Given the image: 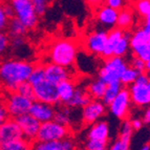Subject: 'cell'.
Here are the masks:
<instances>
[{
	"mask_svg": "<svg viewBox=\"0 0 150 150\" xmlns=\"http://www.w3.org/2000/svg\"><path fill=\"white\" fill-rule=\"evenodd\" d=\"M34 66V63L24 59H0V86L8 93L16 91L21 83L28 80Z\"/></svg>",
	"mask_w": 150,
	"mask_h": 150,
	"instance_id": "cell-1",
	"label": "cell"
},
{
	"mask_svg": "<svg viewBox=\"0 0 150 150\" xmlns=\"http://www.w3.org/2000/svg\"><path fill=\"white\" fill-rule=\"evenodd\" d=\"M50 62L63 67L71 68L78 58V45L71 39H57L48 47Z\"/></svg>",
	"mask_w": 150,
	"mask_h": 150,
	"instance_id": "cell-2",
	"label": "cell"
},
{
	"mask_svg": "<svg viewBox=\"0 0 150 150\" xmlns=\"http://www.w3.org/2000/svg\"><path fill=\"white\" fill-rule=\"evenodd\" d=\"M128 62L124 57L112 56L104 59V62L101 65L98 71V78L106 84L120 81L123 71L128 67Z\"/></svg>",
	"mask_w": 150,
	"mask_h": 150,
	"instance_id": "cell-3",
	"label": "cell"
},
{
	"mask_svg": "<svg viewBox=\"0 0 150 150\" xmlns=\"http://www.w3.org/2000/svg\"><path fill=\"white\" fill-rule=\"evenodd\" d=\"M8 2L13 8L14 17L20 20L28 30H33L37 26L39 16L32 0H8Z\"/></svg>",
	"mask_w": 150,
	"mask_h": 150,
	"instance_id": "cell-4",
	"label": "cell"
},
{
	"mask_svg": "<svg viewBox=\"0 0 150 150\" xmlns=\"http://www.w3.org/2000/svg\"><path fill=\"white\" fill-rule=\"evenodd\" d=\"M71 130L69 126H65L55 120L41 123L37 134V141L50 142V141H60L69 138Z\"/></svg>",
	"mask_w": 150,
	"mask_h": 150,
	"instance_id": "cell-5",
	"label": "cell"
},
{
	"mask_svg": "<svg viewBox=\"0 0 150 150\" xmlns=\"http://www.w3.org/2000/svg\"><path fill=\"white\" fill-rule=\"evenodd\" d=\"M34 98L36 101H40L43 103H47L53 106L60 105L59 96H58L57 85L47 81L45 78L33 84Z\"/></svg>",
	"mask_w": 150,
	"mask_h": 150,
	"instance_id": "cell-6",
	"label": "cell"
},
{
	"mask_svg": "<svg viewBox=\"0 0 150 150\" xmlns=\"http://www.w3.org/2000/svg\"><path fill=\"white\" fill-rule=\"evenodd\" d=\"M3 103L8 110L10 118L16 119L19 115H22L30 111L33 100L18 93L17 91H11L8 93Z\"/></svg>",
	"mask_w": 150,
	"mask_h": 150,
	"instance_id": "cell-7",
	"label": "cell"
},
{
	"mask_svg": "<svg viewBox=\"0 0 150 150\" xmlns=\"http://www.w3.org/2000/svg\"><path fill=\"white\" fill-rule=\"evenodd\" d=\"M130 50L133 57H138L145 62L150 59V37L143 32L141 28L133 30L130 35Z\"/></svg>",
	"mask_w": 150,
	"mask_h": 150,
	"instance_id": "cell-8",
	"label": "cell"
},
{
	"mask_svg": "<svg viewBox=\"0 0 150 150\" xmlns=\"http://www.w3.org/2000/svg\"><path fill=\"white\" fill-rule=\"evenodd\" d=\"M131 104L132 103L130 99L129 90L127 87L123 86L118 96L108 105V109L111 112V115H115L119 120H126L129 117Z\"/></svg>",
	"mask_w": 150,
	"mask_h": 150,
	"instance_id": "cell-9",
	"label": "cell"
},
{
	"mask_svg": "<svg viewBox=\"0 0 150 150\" xmlns=\"http://www.w3.org/2000/svg\"><path fill=\"white\" fill-rule=\"evenodd\" d=\"M106 105L101 100H91L84 107L81 108V122L82 125L90 126L104 117Z\"/></svg>",
	"mask_w": 150,
	"mask_h": 150,
	"instance_id": "cell-10",
	"label": "cell"
},
{
	"mask_svg": "<svg viewBox=\"0 0 150 150\" xmlns=\"http://www.w3.org/2000/svg\"><path fill=\"white\" fill-rule=\"evenodd\" d=\"M107 34L108 32L104 28L89 33L84 40L85 50L91 55L101 57L107 40Z\"/></svg>",
	"mask_w": 150,
	"mask_h": 150,
	"instance_id": "cell-11",
	"label": "cell"
},
{
	"mask_svg": "<svg viewBox=\"0 0 150 150\" xmlns=\"http://www.w3.org/2000/svg\"><path fill=\"white\" fill-rule=\"evenodd\" d=\"M43 70H44V78L50 82L58 85L60 82L68 79H73L74 74L70 68L63 67L55 63L47 62L43 63Z\"/></svg>",
	"mask_w": 150,
	"mask_h": 150,
	"instance_id": "cell-12",
	"label": "cell"
},
{
	"mask_svg": "<svg viewBox=\"0 0 150 150\" xmlns=\"http://www.w3.org/2000/svg\"><path fill=\"white\" fill-rule=\"evenodd\" d=\"M16 122L20 127L22 137L26 140L34 142L37 140V134L39 131L41 123L38 120H36L30 113H24L22 115H19L15 119Z\"/></svg>",
	"mask_w": 150,
	"mask_h": 150,
	"instance_id": "cell-13",
	"label": "cell"
},
{
	"mask_svg": "<svg viewBox=\"0 0 150 150\" xmlns=\"http://www.w3.org/2000/svg\"><path fill=\"white\" fill-rule=\"evenodd\" d=\"M119 11L109 8L106 4L98 5L96 8V19L104 30H111L117 26Z\"/></svg>",
	"mask_w": 150,
	"mask_h": 150,
	"instance_id": "cell-14",
	"label": "cell"
},
{
	"mask_svg": "<svg viewBox=\"0 0 150 150\" xmlns=\"http://www.w3.org/2000/svg\"><path fill=\"white\" fill-rule=\"evenodd\" d=\"M128 90L131 103L134 106L144 107L150 104V88L148 87V84L134 82L129 86Z\"/></svg>",
	"mask_w": 150,
	"mask_h": 150,
	"instance_id": "cell-15",
	"label": "cell"
},
{
	"mask_svg": "<svg viewBox=\"0 0 150 150\" xmlns=\"http://www.w3.org/2000/svg\"><path fill=\"white\" fill-rule=\"evenodd\" d=\"M77 145L71 137L63 139L60 141H50V142H42V141H34L30 150H76Z\"/></svg>",
	"mask_w": 150,
	"mask_h": 150,
	"instance_id": "cell-16",
	"label": "cell"
},
{
	"mask_svg": "<svg viewBox=\"0 0 150 150\" xmlns=\"http://www.w3.org/2000/svg\"><path fill=\"white\" fill-rule=\"evenodd\" d=\"M55 111V106L47 104V103H43L40 102V101L34 100L32 105H30L28 113H30L36 120H38L40 123H44L47 122V121L54 120Z\"/></svg>",
	"mask_w": 150,
	"mask_h": 150,
	"instance_id": "cell-17",
	"label": "cell"
},
{
	"mask_svg": "<svg viewBox=\"0 0 150 150\" xmlns=\"http://www.w3.org/2000/svg\"><path fill=\"white\" fill-rule=\"evenodd\" d=\"M21 138H23L22 132L15 119H8L3 124L0 125V143L1 144H5V143L12 142V141Z\"/></svg>",
	"mask_w": 150,
	"mask_h": 150,
	"instance_id": "cell-18",
	"label": "cell"
},
{
	"mask_svg": "<svg viewBox=\"0 0 150 150\" xmlns=\"http://www.w3.org/2000/svg\"><path fill=\"white\" fill-rule=\"evenodd\" d=\"M110 129L108 123L105 121H97L96 123L91 124L87 131V140H97L102 142L109 141Z\"/></svg>",
	"mask_w": 150,
	"mask_h": 150,
	"instance_id": "cell-19",
	"label": "cell"
},
{
	"mask_svg": "<svg viewBox=\"0 0 150 150\" xmlns=\"http://www.w3.org/2000/svg\"><path fill=\"white\" fill-rule=\"evenodd\" d=\"M124 32H125V30H121V28H117V26L108 30L107 40H106L105 47H104V50H103L102 56H101L103 59L112 57L115 45H117V43L119 42V40L122 38V36L124 35Z\"/></svg>",
	"mask_w": 150,
	"mask_h": 150,
	"instance_id": "cell-20",
	"label": "cell"
},
{
	"mask_svg": "<svg viewBox=\"0 0 150 150\" xmlns=\"http://www.w3.org/2000/svg\"><path fill=\"white\" fill-rule=\"evenodd\" d=\"M76 88H77V86H76V82L74 81V79L64 80L58 84L57 90L61 105L67 104V102L70 100V98L73 97Z\"/></svg>",
	"mask_w": 150,
	"mask_h": 150,
	"instance_id": "cell-21",
	"label": "cell"
},
{
	"mask_svg": "<svg viewBox=\"0 0 150 150\" xmlns=\"http://www.w3.org/2000/svg\"><path fill=\"white\" fill-rule=\"evenodd\" d=\"M90 100H91V98L88 95L87 90H86L85 88L77 87L75 90V93H74L73 97L70 98V100L67 102L66 106L73 108V109H75V108H82V107H84Z\"/></svg>",
	"mask_w": 150,
	"mask_h": 150,
	"instance_id": "cell-22",
	"label": "cell"
},
{
	"mask_svg": "<svg viewBox=\"0 0 150 150\" xmlns=\"http://www.w3.org/2000/svg\"><path fill=\"white\" fill-rule=\"evenodd\" d=\"M133 23H134V14L132 8L124 6L122 10L119 11L117 28L123 30H128L133 26Z\"/></svg>",
	"mask_w": 150,
	"mask_h": 150,
	"instance_id": "cell-23",
	"label": "cell"
},
{
	"mask_svg": "<svg viewBox=\"0 0 150 150\" xmlns=\"http://www.w3.org/2000/svg\"><path fill=\"white\" fill-rule=\"evenodd\" d=\"M106 85H107L106 83H104L102 80H100L98 78L96 80L90 81L86 90H87L88 95L90 96V98L93 100H102L103 95L105 93Z\"/></svg>",
	"mask_w": 150,
	"mask_h": 150,
	"instance_id": "cell-24",
	"label": "cell"
},
{
	"mask_svg": "<svg viewBox=\"0 0 150 150\" xmlns=\"http://www.w3.org/2000/svg\"><path fill=\"white\" fill-rule=\"evenodd\" d=\"M54 120L61 123L63 125L70 127L71 121H73V108L68 107L66 105H58V107L56 108Z\"/></svg>",
	"mask_w": 150,
	"mask_h": 150,
	"instance_id": "cell-25",
	"label": "cell"
},
{
	"mask_svg": "<svg viewBox=\"0 0 150 150\" xmlns=\"http://www.w3.org/2000/svg\"><path fill=\"white\" fill-rule=\"evenodd\" d=\"M28 28H25V25L21 22L20 20H18L17 18L13 17L10 20L8 25V35L10 38L13 37H25L26 33H28Z\"/></svg>",
	"mask_w": 150,
	"mask_h": 150,
	"instance_id": "cell-26",
	"label": "cell"
},
{
	"mask_svg": "<svg viewBox=\"0 0 150 150\" xmlns=\"http://www.w3.org/2000/svg\"><path fill=\"white\" fill-rule=\"evenodd\" d=\"M122 88H123V85L121 84L120 81H117V82H112V83L107 84V85H106L105 93H104V95H103V98L101 101H102L106 106H108L110 103H111V101L118 96V93H120Z\"/></svg>",
	"mask_w": 150,
	"mask_h": 150,
	"instance_id": "cell-27",
	"label": "cell"
},
{
	"mask_svg": "<svg viewBox=\"0 0 150 150\" xmlns=\"http://www.w3.org/2000/svg\"><path fill=\"white\" fill-rule=\"evenodd\" d=\"M130 34L128 33V30L124 32V35L122 36L119 42L117 43L113 50V56H119V57H124L126 54L129 52L130 50Z\"/></svg>",
	"mask_w": 150,
	"mask_h": 150,
	"instance_id": "cell-28",
	"label": "cell"
},
{
	"mask_svg": "<svg viewBox=\"0 0 150 150\" xmlns=\"http://www.w3.org/2000/svg\"><path fill=\"white\" fill-rule=\"evenodd\" d=\"M32 144L33 142L21 138L5 144H1V145H2V150H30Z\"/></svg>",
	"mask_w": 150,
	"mask_h": 150,
	"instance_id": "cell-29",
	"label": "cell"
},
{
	"mask_svg": "<svg viewBox=\"0 0 150 150\" xmlns=\"http://www.w3.org/2000/svg\"><path fill=\"white\" fill-rule=\"evenodd\" d=\"M140 75L138 70H135L133 67H131L130 65H128V67L126 68L124 71H123L122 76H121L120 82L124 87H127V86H130L131 84L135 82L138 76Z\"/></svg>",
	"mask_w": 150,
	"mask_h": 150,
	"instance_id": "cell-30",
	"label": "cell"
},
{
	"mask_svg": "<svg viewBox=\"0 0 150 150\" xmlns=\"http://www.w3.org/2000/svg\"><path fill=\"white\" fill-rule=\"evenodd\" d=\"M133 11L141 17H145L150 13V0H133Z\"/></svg>",
	"mask_w": 150,
	"mask_h": 150,
	"instance_id": "cell-31",
	"label": "cell"
},
{
	"mask_svg": "<svg viewBox=\"0 0 150 150\" xmlns=\"http://www.w3.org/2000/svg\"><path fill=\"white\" fill-rule=\"evenodd\" d=\"M18 93H20V95L24 96V97L28 98L30 100H35V98H34V90H33V86L30 85V83L28 81L26 82H23L21 83L20 85L18 86L17 89H16Z\"/></svg>",
	"mask_w": 150,
	"mask_h": 150,
	"instance_id": "cell-32",
	"label": "cell"
},
{
	"mask_svg": "<svg viewBox=\"0 0 150 150\" xmlns=\"http://www.w3.org/2000/svg\"><path fill=\"white\" fill-rule=\"evenodd\" d=\"M32 2L34 4L37 15L40 17V16H43L46 13L50 0H32Z\"/></svg>",
	"mask_w": 150,
	"mask_h": 150,
	"instance_id": "cell-33",
	"label": "cell"
},
{
	"mask_svg": "<svg viewBox=\"0 0 150 150\" xmlns=\"http://www.w3.org/2000/svg\"><path fill=\"white\" fill-rule=\"evenodd\" d=\"M10 48V36L6 32H0V58L8 53Z\"/></svg>",
	"mask_w": 150,
	"mask_h": 150,
	"instance_id": "cell-34",
	"label": "cell"
},
{
	"mask_svg": "<svg viewBox=\"0 0 150 150\" xmlns=\"http://www.w3.org/2000/svg\"><path fill=\"white\" fill-rule=\"evenodd\" d=\"M107 142H102V141H97V140H87L85 143L84 147L87 150H102V149H107Z\"/></svg>",
	"mask_w": 150,
	"mask_h": 150,
	"instance_id": "cell-35",
	"label": "cell"
},
{
	"mask_svg": "<svg viewBox=\"0 0 150 150\" xmlns=\"http://www.w3.org/2000/svg\"><path fill=\"white\" fill-rule=\"evenodd\" d=\"M11 19L12 18L8 17V14L5 13L3 2H0V32H6Z\"/></svg>",
	"mask_w": 150,
	"mask_h": 150,
	"instance_id": "cell-36",
	"label": "cell"
},
{
	"mask_svg": "<svg viewBox=\"0 0 150 150\" xmlns=\"http://www.w3.org/2000/svg\"><path fill=\"white\" fill-rule=\"evenodd\" d=\"M130 66L133 67L139 73H146V62L138 57H133L132 60L130 61Z\"/></svg>",
	"mask_w": 150,
	"mask_h": 150,
	"instance_id": "cell-37",
	"label": "cell"
},
{
	"mask_svg": "<svg viewBox=\"0 0 150 150\" xmlns=\"http://www.w3.org/2000/svg\"><path fill=\"white\" fill-rule=\"evenodd\" d=\"M25 45L24 37H13L10 38V46L14 50H20Z\"/></svg>",
	"mask_w": 150,
	"mask_h": 150,
	"instance_id": "cell-38",
	"label": "cell"
},
{
	"mask_svg": "<svg viewBox=\"0 0 150 150\" xmlns=\"http://www.w3.org/2000/svg\"><path fill=\"white\" fill-rule=\"evenodd\" d=\"M125 1L126 0H105V1H104V4L108 5V6L111 8L120 11L125 6Z\"/></svg>",
	"mask_w": 150,
	"mask_h": 150,
	"instance_id": "cell-39",
	"label": "cell"
},
{
	"mask_svg": "<svg viewBox=\"0 0 150 150\" xmlns=\"http://www.w3.org/2000/svg\"><path fill=\"white\" fill-rule=\"evenodd\" d=\"M8 119H10L8 110H6V108H5L4 103H3L2 101H0V125L3 124Z\"/></svg>",
	"mask_w": 150,
	"mask_h": 150,
	"instance_id": "cell-40",
	"label": "cell"
},
{
	"mask_svg": "<svg viewBox=\"0 0 150 150\" xmlns=\"http://www.w3.org/2000/svg\"><path fill=\"white\" fill-rule=\"evenodd\" d=\"M141 28H142L143 32L145 33L146 35L150 37V13L148 15H146L145 17H143V23Z\"/></svg>",
	"mask_w": 150,
	"mask_h": 150,
	"instance_id": "cell-41",
	"label": "cell"
},
{
	"mask_svg": "<svg viewBox=\"0 0 150 150\" xmlns=\"http://www.w3.org/2000/svg\"><path fill=\"white\" fill-rule=\"evenodd\" d=\"M130 124H131L133 131L134 130H140L143 127V121L140 120V119H133V120L130 121Z\"/></svg>",
	"mask_w": 150,
	"mask_h": 150,
	"instance_id": "cell-42",
	"label": "cell"
},
{
	"mask_svg": "<svg viewBox=\"0 0 150 150\" xmlns=\"http://www.w3.org/2000/svg\"><path fill=\"white\" fill-rule=\"evenodd\" d=\"M142 121H143V123H145V124H150V108H147V109L145 110Z\"/></svg>",
	"mask_w": 150,
	"mask_h": 150,
	"instance_id": "cell-43",
	"label": "cell"
},
{
	"mask_svg": "<svg viewBox=\"0 0 150 150\" xmlns=\"http://www.w3.org/2000/svg\"><path fill=\"white\" fill-rule=\"evenodd\" d=\"M106 150H122V148H121V144H120V141L117 139V140L115 141V142L111 144V146H110L108 149Z\"/></svg>",
	"mask_w": 150,
	"mask_h": 150,
	"instance_id": "cell-44",
	"label": "cell"
},
{
	"mask_svg": "<svg viewBox=\"0 0 150 150\" xmlns=\"http://www.w3.org/2000/svg\"><path fill=\"white\" fill-rule=\"evenodd\" d=\"M85 1L88 3V4L91 5V6H96V8H97L98 5L103 4L105 0H85Z\"/></svg>",
	"mask_w": 150,
	"mask_h": 150,
	"instance_id": "cell-45",
	"label": "cell"
},
{
	"mask_svg": "<svg viewBox=\"0 0 150 150\" xmlns=\"http://www.w3.org/2000/svg\"><path fill=\"white\" fill-rule=\"evenodd\" d=\"M146 71L150 73V59L146 62Z\"/></svg>",
	"mask_w": 150,
	"mask_h": 150,
	"instance_id": "cell-46",
	"label": "cell"
},
{
	"mask_svg": "<svg viewBox=\"0 0 150 150\" xmlns=\"http://www.w3.org/2000/svg\"><path fill=\"white\" fill-rule=\"evenodd\" d=\"M140 150H150V145H149V144H146V145L143 146Z\"/></svg>",
	"mask_w": 150,
	"mask_h": 150,
	"instance_id": "cell-47",
	"label": "cell"
},
{
	"mask_svg": "<svg viewBox=\"0 0 150 150\" xmlns=\"http://www.w3.org/2000/svg\"><path fill=\"white\" fill-rule=\"evenodd\" d=\"M147 84H148V87L150 88V73L148 74V83Z\"/></svg>",
	"mask_w": 150,
	"mask_h": 150,
	"instance_id": "cell-48",
	"label": "cell"
},
{
	"mask_svg": "<svg viewBox=\"0 0 150 150\" xmlns=\"http://www.w3.org/2000/svg\"><path fill=\"white\" fill-rule=\"evenodd\" d=\"M76 150H77V149H76ZM78 150H87V149H86V148L84 147V148H82V149H78Z\"/></svg>",
	"mask_w": 150,
	"mask_h": 150,
	"instance_id": "cell-49",
	"label": "cell"
},
{
	"mask_svg": "<svg viewBox=\"0 0 150 150\" xmlns=\"http://www.w3.org/2000/svg\"><path fill=\"white\" fill-rule=\"evenodd\" d=\"M0 150H2V145H1V143H0Z\"/></svg>",
	"mask_w": 150,
	"mask_h": 150,
	"instance_id": "cell-50",
	"label": "cell"
},
{
	"mask_svg": "<svg viewBox=\"0 0 150 150\" xmlns=\"http://www.w3.org/2000/svg\"><path fill=\"white\" fill-rule=\"evenodd\" d=\"M102 150H106V149H102Z\"/></svg>",
	"mask_w": 150,
	"mask_h": 150,
	"instance_id": "cell-51",
	"label": "cell"
}]
</instances>
